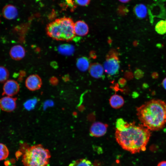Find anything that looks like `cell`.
<instances>
[{"instance_id":"19","label":"cell","mask_w":166,"mask_h":166,"mask_svg":"<svg viewBox=\"0 0 166 166\" xmlns=\"http://www.w3.org/2000/svg\"><path fill=\"white\" fill-rule=\"evenodd\" d=\"M69 166H95L88 160L83 158L73 161Z\"/></svg>"},{"instance_id":"31","label":"cell","mask_w":166,"mask_h":166,"mask_svg":"<svg viewBox=\"0 0 166 166\" xmlns=\"http://www.w3.org/2000/svg\"><path fill=\"white\" fill-rule=\"evenodd\" d=\"M165 131L166 132V129H165Z\"/></svg>"},{"instance_id":"22","label":"cell","mask_w":166,"mask_h":166,"mask_svg":"<svg viewBox=\"0 0 166 166\" xmlns=\"http://www.w3.org/2000/svg\"><path fill=\"white\" fill-rule=\"evenodd\" d=\"M9 72L5 67L0 66V83L5 82L9 77Z\"/></svg>"},{"instance_id":"21","label":"cell","mask_w":166,"mask_h":166,"mask_svg":"<svg viewBox=\"0 0 166 166\" xmlns=\"http://www.w3.org/2000/svg\"><path fill=\"white\" fill-rule=\"evenodd\" d=\"M38 100L36 98H33L27 100L24 104V107L28 110L33 109L36 106Z\"/></svg>"},{"instance_id":"25","label":"cell","mask_w":166,"mask_h":166,"mask_svg":"<svg viewBox=\"0 0 166 166\" xmlns=\"http://www.w3.org/2000/svg\"><path fill=\"white\" fill-rule=\"evenodd\" d=\"M76 2L78 5L85 6L88 5L90 2V0H75Z\"/></svg>"},{"instance_id":"16","label":"cell","mask_w":166,"mask_h":166,"mask_svg":"<svg viewBox=\"0 0 166 166\" xmlns=\"http://www.w3.org/2000/svg\"><path fill=\"white\" fill-rule=\"evenodd\" d=\"M76 64L78 69L83 72L89 69L90 65L89 59L85 57L78 58Z\"/></svg>"},{"instance_id":"28","label":"cell","mask_w":166,"mask_h":166,"mask_svg":"<svg viewBox=\"0 0 166 166\" xmlns=\"http://www.w3.org/2000/svg\"><path fill=\"white\" fill-rule=\"evenodd\" d=\"M157 166H166V161H162L159 162Z\"/></svg>"},{"instance_id":"1","label":"cell","mask_w":166,"mask_h":166,"mask_svg":"<svg viewBox=\"0 0 166 166\" xmlns=\"http://www.w3.org/2000/svg\"><path fill=\"white\" fill-rule=\"evenodd\" d=\"M116 127L115 138L123 149L132 154L146 150L151 136L150 130L142 124L128 123L121 118L117 120Z\"/></svg>"},{"instance_id":"29","label":"cell","mask_w":166,"mask_h":166,"mask_svg":"<svg viewBox=\"0 0 166 166\" xmlns=\"http://www.w3.org/2000/svg\"><path fill=\"white\" fill-rule=\"evenodd\" d=\"M162 85L164 89L166 90V77L163 81Z\"/></svg>"},{"instance_id":"3","label":"cell","mask_w":166,"mask_h":166,"mask_svg":"<svg viewBox=\"0 0 166 166\" xmlns=\"http://www.w3.org/2000/svg\"><path fill=\"white\" fill-rule=\"evenodd\" d=\"M74 23L70 18L63 17L56 19L47 26L46 31L50 38L58 41L72 40L75 34Z\"/></svg>"},{"instance_id":"14","label":"cell","mask_w":166,"mask_h":166,"mask_svg":"<svg viewBox=\"0 0 166 166\" xmlns=\"http://www.w3.org/2000/svg\"><path fill=\"white\" fill-rule=\"evenodd\" d=\"M103 67L98 63H94L90 65L89 73L93 77L99 78L102 77L104 73Z\"/></svg>"},{"instance_id":"23","label":"cell","mask_w":166,"mask_h":166,"mask_svg":"<svg viewBox=\"0 0 166 166\" xmlns=\"http://www.w3.org/2000/svg\"><path fill=\"white\" fill-rule=\"evenodd\" d=\"M9 154V150L4 144L0 143V161L6 159Z\"/></svg>"},{"instance_id":"5","label":"cell","mask_w":166,"mask_h":166,"mask_svg":"<svg viewBox=\"0 0 166 166\" xmlns=\"http://www.w3.org/2000/svg\"><path fill=\"white\" fill-rule=\"evenodd\" d=\"M103 68L105 73L109 75H113L118 73L120 68V62L116 53L112 51L108 54Z\"/></svg>"},{"instance_id":"24","label":"cell","mask_w":166,"mask_h":166,"mask_svg":"<svg viewBox=\"0 0 166 166\" xmlns=\"http://www.w3.org/2000/svg\"><path fill=\"white\" fill-rule=\"evenodd\" d=\"M126 7L123 6H120L117 8V12L119 14L124 15L128 12Z\"/></svg>"},{"instance_id":"27","label":"cell","mask_w":166,"mask_h":166,"mask_svg":"<svg viewBox=\"0 0 166 166\" xmlns=\"http://www.w3.org/2000/svg\"><path fill=\"white\" fill-rule=\"evenodd\" d=\"M53 101L51 100H48L45 101L44 104V107L46 108L48 107H50L53 105Z\"/></svg>"},{"instance_id":"32","label":"cell","mask_w":166,"mask_h":166,"mask_svg":"<svg viewBox=\"0 0 166 166\" xmlns=\"http://www.w3.org/2000/svg\"></svg>"},{"instance_id":"9","label":"cell","mask_w":166,"mask_h":166,"mask_svg":"<svg viewBox=\"0 0 166 166\" xmlns=\"http://www.w3.org/2000/svg\"><path fill=\"white\" fill-rule=\"evenodd\" d=\"M16 99L10 97H5L0 99V108L7 112L14 111L16 106Z\"/></svg>"},{"instance_id":"17","label":"cell","mask_w":166,"mask_h":166,"mask_svg":"<svg viewBox=\"0 0 166 166\" xmlns=\"http://www.w3.org/2000/svg\"><path fill=\"white\" fill-rule=\"evenodd\" d=\"M124 101L123 98L117 94H114L109 99V103L113 108L118 109L124 105Z\"/></svg>"},{"instance_id":"8","label":"cell","mask_w":166,"mask_h":166,"mask_svg":"<svg viewBox=\"0 0 166 166\" xmlns=\"http://www.w3.org/2000/svg\"><path fill=\"white\" fill-rule=\"evenodd\" d=\"M42 84L40 77L36 74H32L29 76L25 81L27 88L30 90L34 91L39 89Z\"/></svg>"},{"instance_id":"11","label":"cell","mask_w":166,"mask_h":166,"mask_svg":"<svg viewBox=\"0 0 166 166\" xmlns=\"http://www.w3.org/2000/svg\"><path fill=\"white\" fill-rule=\"evenodd\" d=\"M26 51L24 48L20 45L13 46L10 51L11 58L15 60H19L23 58L25 55Z\"/></svg>"},{"instance_id":"20","label":"cell","mask_w":166,"mask_h":166,"mask_svg":"<svg viewBox=\"0 0 166 166\" xmlns=\"http://www.w3.org/2000/svg\"><path fill=\"white\" fill-rule=\"evenodd\" d=\"M155 30L160 34H164L166 33V20L158 22L155 27Z\"/></svg>"},{"instance_id":"13","label":"cell","mask_w":166,"mask_h":166,"mask_svg":"<svg viewBox=\"0 0 166 166\" xmlns=\"http://www.w3.org/2000/svg\"><path fill=\"white\" fill-rule=\"evenodd\" d=\"M74 30L75 34L80 36L86 35L89 32L88 25L82 21H78L74 23Z\"/></svg>"},{"instance_id":"18","label":"cell","mask_w":166,"mask_h":166,"mask_svg":"<svg viewBox=\"0 0 166 166\" xmlns=\"http://www.w3.org/2000/svg\"><path fill=\"white\" fill-rule=\"evenodd\" d=\"M133 11L136 17L139 19H143L146 16L148 10L146 6L142 4L136 5L134 8Z\"/></svg>"},{"instance_id":"30","label":"cell","mask_w":166,"mask_h":166,"mask_svg":"<svg viewBox=\"0 0 166 166\" xmlns=\"http://www.w3.org/2000/svg\"><path fill=\"white\" fill-rule=\"evenodd\" d=\"M120 1L123 3H126L128 2L131 0H119Z\"/></svg>"},{"instance_id":"12","label":"cell","mask_w":166,"mask_h":166,"mask_svg":"<svg viewBox=\"0 0 166 166\" xmlns=\"http://www.w3.org/2000/svg\"><path fill=\"white\" fill-rule=\"evenodd\" d=\"M3 17L6 19L12 20L15 18L18 15L16 8L11 4H8L4 6L2 10Z\"/></svg>"},{"instance_id":"6","label":"cell","mask_w":166,"mask_h":166,"mask_svg":"<svg viewBox=\"0 0 166 166\" xmlns=\"http://www.w3.org/2000/svg\"><path fill=\"white\" fill-rule=\"evenodd\" d=\"M163 5L160 3H155L148 6V13L150 22L152 23L155 17L162 18H166V10L158 11L164 9Z\"/></svg>"},{"instance_id":"7","label":"cell","mask_w":166,"mask_h":166,"mask_svg":"<svg viewBox=\"0 0 166 166\" xmlns=\"http://www.w3.org/2000/svg\"><path fill=\"white\" fill-rule=\"evenodd\" d=\"M19 89V85L16 81L13 80H9L4 85L2 95L12 96L17 94Z\"/></svg>"},{"instance_id":"4","label":"cell","mask_w":166,"mask_h":166,"mask_svg":"<svg viewBox=\"0 0 166 166\" xmlns=\"http://www.w3.org/2000/svg\"><path fill=\"white\" fill-rule=\"evenodd\" d=\"M50 157L48 149L41 144H37L26 150L22 162L24 166H48Z\"/></svg>"},{"instance_id":"15","label":"cell","mask_w":166,"mask_h":166,"mask_svg":"<svg viewBox=\"0 0 166 166\" xmlns=\"http://www.w3.org/2000/svg\"><path fill=\"white\" fill-rule=\"evenodd\" d=\"M57 49L59 53L66 56L72 55L74 53L75 50L74 46L68 44L61 45L58 47Z\"/></svg>"},{"instance_id":"10","label":"cell","mask_w":166,"mask_h":166,"mask_svg":"<svg viewBox=\"0 0 166 166\" xmlns=\"http://www.w3.org/2000/svg\"><path fill=\"white\" fill-rule=\"evenodd\" d=\"M107 125L102 123H94L90 129V134L92 136L99 137L104 135L106 132Z\"/></svg>"},{"instance_id":"2","label":"cell","mask_w":166,"mask_h":166,"mask_svg":"<svg viewBox=\"0 0 166 166\" xmlns=\"http://www.w3.org/2000/svg\"><path fill=\"white\" fill-rule=\"evenodd\" d=\"M137 115L141 124L150 130L158 131L166 124V103L152 100L137 108Z\"/></svg>"},{"instance_id":"26","label":"cell","mask_w":166,"mask_h":166,"mask_svg":"<svg viewBox=\"0 0 166 166\" xmlns=\"http://www.w3.org/2000/svg\"><path fill=\"white\" fill-rule=\"evenodd\" d=\"M135 73L136 77L139 78L142 77L144 74V73L143 71L139 69L136 70Z\"/></svg>"}]
</instances>
